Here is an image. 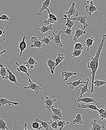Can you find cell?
I'll list each match as a JSON object with an SVG mask.
<instances>
[{
    "mask_svg": "<svg viewBox=\"0 0 106 130\" xmlns=\"http://www.w3.org/2000/svg\"><path fill=\"white\" fill-rule=\"evenodd\" d=\"M77 74V72H72L65 71L62 72L61 75L62 77H64L65 78L63 82H65L67 81L69 77H72L73 75H76Z\"/></svg>",
    "mask_w": 106,
    "mask_h": 130,
    "instance_id": "24",
    "label": "cell"
},
{
    "mask_svg": "<svg viewBox=\"0 0 106 130\" xmlns=\"http://www.w3.org/2000/svg\"><path fill=\"white\" fill-rule=\"evenodd\" d=\"M96 37H93L92 36L90 38L87 39L85 41V43L87 46V50L88 52H89L90 46H92L94 44V41Z\"/></svg>",
    "mask_w": 106,
    "mask_h": 130,
    "instance_id": "25",
    "label": "cell"
},
{
    "mask_svg": "<svg viewBox=\"0 0 106 130\" xmlns=\"http://www.w3.org/2000/svg\"><path fill=\"white\" fill-rule=\"evenodd\" d=\"M64 59V56L63 53H59L57 54V56L55 59V62H56V64L55 67H54L55 69L56 67L58 66L61 62H62Z\"/></svg>",
    "mask_w": 106,
    "mask_h": 130,
    "instance_id": "29",
    "label": "cell"
},
{
    "mask_svg": "<svg viewBox=\"0 0 106 130\" xmlns=\"http://www.w3.org/2000/svg\"><path fill=\"white\" fill-rule=\"evenodd\" d=\"M9 130L4 119L0 117V130Z\"/></svg>",
    "mask_w": 106,
    "mask_h": 130,
    "instance_id": "33",
    "label": "cell"
},
{
    "mask_svg": "<svg viewBox=\"0 0 106 130\" xmlns=\"http://www.w3.org/2000/svg\"><path fill=\"white\" fill-rule=\"evenodd\" d=\"M46 11L49 13V18L48 19L45 20L43 21V23L50 25L51 24H55L56 23L57 20V17L53 14H51L49 10V8L46 9Z\"/></svg>",
    "mask_w": 106,
    "mask_h": 130,
    "instance_id": "5",
    "label": "cell"
},
{
    "mask_svg": "<svg viewBox=\"0 0 106 130\" xmlns=\"http://www.w3.org/2000/svg\"><path fill=\"white\" fill-rule=\"evenodd\" d=\"M7 67H4L3 64L0 63V76L3 79H7Z\"/></svg>",
    "mask_w": 106,
    "mask_h": 130,
    "instance_id": "22",
    "label": "cell"
},
{
    "mask_svg": "<svg viewBox=\"0 0 106 130\" xmlns=\"http://www.w3.org/2000/svg\"><path fill=\"white\" fill-rule=\"evenodd\" d=\"M87 16L80 15L77 17H74L73 18H70V19L73 21L79 22L81 24H83L82 28L83 29H85L88 26V24L87 23Z\"/></svg>",
    "mask_w": 106,
    "mask_h": 130,
    "instance_id": "3",
    "label": "cell"
},
{
    "mask_svg": "<svg viewBox=\"0 0 106 130\" xmlns=\"http://www.w3.org/2000/svg\"><path fill=\"white\" fill-rule=\"evenodd\" d=\"M38 39V38L36 37H33L31 38V41L33 43H34Z\"/></svg>",
    "mask_w": 106,
    "mask_h": 130,
    "instance_id": "45",
    "label": "cell"
},
{
    "mask_svg": "<svg viewBox=\"0 0 106 130\" xmlns=\"http://www.w3.org/2000/svg\"><path fill=\"white\" fill-rule=\"evenodd\" d=\"M1 35H0V37H1Z\"/></svg>",
    "mask_w": 106,
    "mask_h": 130,
    "instance_id": "51",
    "label": "cell"
},
{
    "mask_svg": "<svg viewBox=\"0 0 106 130\" xmlns=\"http://www.w3.org/2000/svg\"><path fill=\"white\" fill-rule=\"evenodd\" d=\"M38 62L36 61L33 57H30L28 60L25 62L24 64L26 66L28 69H33L35 65H37Z\"/></svg>",
    "mask_w": 106,
    "mask_h": 130,
    "instance_id": "14",
    "label": "cell"
},
{
    "mask_svg": "<svg viewBox=\"0 0 106 130\" xmlns=\"http://www.w3.org/2000/svg\"><path fill=\"white\" fill-rule=\"evenodd\" d=\"M5 33V30L4 28L3 27L0 26V35H1L4 34Z\"/></svg>",
    "mask_w": 106,
    "mask_h": 130,
    "instance_id": "44",
    "label": "cell"
},
{
    "mask_svg": "<svg viewBox=\"0 0 106 130\" xmlns=\"http://www.w3.org/2000/svg\"><path fill=\"white\" fill-rule=\"evenodd\" d=\"M50 126L54 129L58 130V127L57 121H53L52 120L51 122Z\"/></svg>",
    "mask_w": 106,
    "mask_h": 130,
    "instance_id": "41",
    "label": "cell"
},
{
    "mask_svg": "<svg viewBox=\"0 0 106 130\" xmlns=\"http://www.w3.org/2000/svg\"><path fill=\"white\" fill-rule=\"evenodd\" d=\"M97 10V8L94 5L92 1L90 2L89 5H87L85 7V11L90 16H91L92 13L96 11Z\"/></svg>",
    "mask_w": 106,
    "mask_h": 130,
    "instance_id": "10",
    "label": "cell"
},
{
    "mask_svg": "<svg viewBox=\"0 0 106 130\" xmlns=\"http://www.w3.org/2000/svg\"><path fill=\"white\" fill-rule=\"evenodd\" d=\"M28 86L24 87L23 89H31L34 91L36 94H38L40 90L42 89L43 86L42 84H37L33 83L30 78H29L28 79Z\"/></svg>",
    "mask_w": 106,
    "mask_h": 130,
    "instance_id": "2",
    "label": "cell"
},
{
    "mask_svg": "<svg viewBox=\"0 0 106 130\" xmlns=\"http://www.w3.org/2000/svg\"><path fill=\"white\" fill-rule=\"evenodd\" d=\"M24 126H25V130H28V129L27 128V123H25L24 124Z\"/></svg>",
    "mask_w": 106,
    "mask_h": 130,
    "instance_id": "47",
    "label": "cell"
},
{
    "mask_svg": "<svg viewBox=\"0 0 106 130\" xmlns=\"http://www.w3.org/2000/svg\"><path fill=\"white\" fill-rule=\"evenodd\" d=\"M64 18H63V20H66V23H65V25L67 26V28H72V27H73L74 25V21H73L70 19H69L66 14L64 15Z\"/></svg>",
    "mask_w": 106,
    "mask_h": 130,
    "instance_id": "28",
    "label": "cell"
},
{
    "mask_svg": "<svg viewBox=\"0 0 106 130\" xmlns=\"http://www.w3.org/2000/svg\"><path fill=\"white\" fill-rule=\"evenodd\" d=\"M77 106L78 108H88L90 109H92V110H96V111H98V109H99L96 105L86 104V103H85V104H79L77 105Z\"/></svg>",
    "mask_w": 106,
    "mask_h": 130,
    "instance_id": "18",
    "label": "cell"
},
{
    "mask_svg": "<svg viewBox=\"0 0 106 130\" xmlns=\"http://www.w3.org/2000/svg\"><path fill=\"white\" fill-rule=\"evenodd\" d=\"M77 102H84V103H86V104H88V103H90V102H94L97 105H99L100 104V102L96 101L95 98H80V97H79L77 99Z\"/></svg>",
    "mask_w": 106,
    "mask_h": 130,
    "instance_id": "11",
    "label": "cell"
},
{
    "mask_svg": "<svg viewBox=\"0 0 106 130\" xmlns=\"http://www.w3.org/2000/svg\"><path fill=\"white\" fill-rule=\"evenodd\" d=\"M17 66H18V67L16 68V70L19 72H22L25 73L28 77L30 76V74L28 72V68L24 64H22L21 62H16L15 63Z\"/></svg>",
    "mask_w": 106,
    "mask_h": 130,
    "instance_id": "13",
    "label": "cell"
},
{
    "mask_svg": "<svg viewBox=\"0 0 106 130\" xmlns=\"http://www.w3.org/2000/svg\"><path fill=\"white\" fill-rule=\"evenodd\" d=\"M86 80H87V83H86L85 85H82L83 86L82 87H80V96L79 97L80 98L82 97V95L85 93L90 92V90L88 89V88L90 78H86Z\"/></svg>",
    "mask_w": 106,
    "mask_h": 130,
    "instance_id": "20",
    "label": "cell"
},
{
    "mask_svg": "<svg viewBox=\"0 0 106 130\" xmlns=\"http://www.w3.org/2000/svg\"><path fill=\"white\" fill-rule=\"evenodd\" d=\"M52 120H50L49 122L45 120V121H42L39 118H36L35 119V121L38 122L39 123L41 124V127L42 128H44L45 130H49V128L50 127V123Z\"/></svg>",
    "mask_w": 106,
    "mask_h": 130,
    "instance_id": "17",
    "label": "cell"
},
{
    "mask_svg": "<svg viewBox=\"0 0 106 130\" xmlns=\"http://www.w3.org/2000/svg\"><path fill=\"white\" fill-rule=\"evenodd\" d=\"M41 98L43 102L45 103L44 108L46 109L49 111H51V108L54 106V105H53V104L56 101V99H52L51 98L49 97L48 96L46 97L45 99L42 97Z\"/></svg>",
    "mask_w": 106,
    "mask_h": 130,
    "instance_id": "4",
    "label": "cell"
},
{
    "mask_svg": "<svg viewBox=\"0 0 106 130\" xmlns=\"http://www.w3.org/2000/svg\"><path fill=\"white\" fill-rule=\"evenodd\" d=\"M25 39H26V37L25 36H24L23 38L22 41L20 42L19 44V48L20 51V57H21L22 56L23 52L27 47V43L25 42Z\"/></svg>",
    "mask_w": 106,
    "mask_h": 130,
    "instance_id": "23",
    "label": "cell"
},
{
    "mask_svg": "<svg viewBox=\"0 0 106 130\" xmlns=\"http://www.w3.org/2000/svg\"><path fill=\"white\" fill-rule=\"evenodd\" d=\"M51 117L53 119L54 121H57L59 120H61L62 118L60 117L59 116L56 115H54V114H52L51 115Z\"/></svg>",
    "mask_w": 106,
    "mask_h": 130,
    "instance_id": "40",
    "label": "cell"
},
{
    "mask_svg": "<svg viewBox=\"0 0 106 130\" xmlns=\"http://www.w3.org/2000/svg\"><path fill=\"white\" fill-rule=\"evenodd\" d=\"M92 0H87V3H90L92 1Z\"/></svg>",
    "mask_w": 106,
    "mask_h": 130,
    "instance_id": "48",
    "label": "cell"
},
{
    "mask_svg": "<svg viewBox=\"0 0 106 130\" xmlns=\"http://www.w3.org/2000/svg\"><path fill=\"white\" fill-rule=\"evenodd\" d=\"M6 105L8 106L10 105H19V102H13L8 100V97L7 98H0V106L4 107Z\"/></svg>",
    "mask_w": 106,
    "mask_h": 130,
    "instance_id": "9",
    "label": "cell"
},
{
    "mask_svg": "<svg viewBox=\"0 0 106 130\" xmlns=\"http://www.w3.org/2000/svg\"><path fill=\"white\" fill-rule=\"evenodd\" d=\"M56 62L52 59L51 57H50L47 60V65L49 68L50 69L51 72L52 74H54V70L55 69V66L56 65Z\"/></svg>",
    "mask_w": 106,
    "mask_h": 130,
    "instance_id": "21",
    "label": "cell"
},
{
    "mask_svg": "<svg viewBox=\"0 0 106 130\" xmlns=\"http://www.w3.org/2000/svg\"><path fill=\"white\" fill-rule=\"evenodd\" d=\"M91 124L92 126V128L90 129V130H101L102 129H104L105 127L104 124L101 125L98 123L96 119L92 120Z\"/></svg>",
    "mask_w": 106,
    "mask_h": 130,
    "instance_id": "15",
    "label": "cell"
},
{
    "mask_svg": "<svg viewBox=\"0 0 106 130\" xmlns=\"http://www.w3.org/2000/svg\"><path fill=\"white\" fill-rule=\"evenodd\" d=\"M84 46V44L82 42H77L74 44V50H83L84 48L83 46Z\"/></svg>",
    "mask_w": 106,
    "mask_h": 130,
    "instance_id": "38",
    "label": "cell"
},
{
    "mask_svg": "<svg viewBox=\"0 0 106 130\" xmlns=\"http://www.w3.org/2000/svg\"><path fill=\"white\" fill-rule=\"evenodd\" d=\"M77 23V28H76L75 34L73 36V39L74 41L76 42L78 40L80 37H82L84 35L86 34V30L80 29L79 28L78 22H76Z\"/></svg>",
    "mask_w": 106,
    "mask_h": 130,
    "instance_id": "6",
    "label": "cell"
},
{
    "mask_svg": "<svg viewBox=\"0 0 106 130\" xmlns=\"http://www.w3.org/2000/svg\"><path fill=\"white\" fill-rule=\"evenodd\" d=\"M106 39V34L103 35L102 37V40L98 46L95 55L93 57H92L90 61L87 63V67L91 70V72L90 73V74L91 75V86L90 91L91 93H92L95 91L94 88V80L96 71L99 67V59L104 45V41Z\"/></svg>",
    "mask_w": 106,
    "mask_h": 130,
    "instance_id": "1",
    "label": "cell"
},
{
    "mask_svg": "<svg viewBox=\"0 0 106 130\" xmlns=\"http://www.w3.org/2000/svg\"><path fill=\"white\" fill-rule=\"evenodd\" d=\"M106 84V82L103 80H98L96 79L95 80L94 82V84L96 88H98V87L101 86L103 85H105Z\"/></svg>",
    "mask_w": 106,
    "mask_h": 130,
    "instance_id": "36",
    "label": "cell"
},
{
    "mask_svg": "<svg viewBox=\"0 0 106 130\" xmlns=\"http://www.w3.org/2000/svg\"><path fill=\"white\" fill-rule=\"evenodd\" d=\"M86 81H87V80H86ZM86 81L82 82L81 81V79H80L79 80H77V81H76L75 82H70L68 83H67V84L68 85L70 89L73 90L75 88V87L79 86L80 84H83V83L86 84V83H87Z\"/></svg>",
    "mask_w": 106,
    "mask_h": 130,
    "instance_id": "19",
    "label": "cell"
},
{
    "mask_svg": "<svg viewBox=\"0 0 106 130\" xmlns=\"http://www.w3.org/2000/svg\"><path fill=\"white\" fill-rule=\"evenodd\" d=\"M75 3L74 2L72 4V5L70 8L65 12V14L69 19H70L72 16L74 17H77L78 16L79 12L75 7Z\"/></svg>",
    "mask_w": 106,
    "mask_h": 130,
    "instance_id": "7",
    "label": "cell"
},
{
    "mask_svg": "<svg viewBox=\"0 0 106 130\" xmlns=\"http://www.w3.org/2000/svg\"><path fill=\"white\" fill-rule=\"evenodd\" d=\"M7 70L8 74L7 79H8L11 82L15 83L17 86H20L19 83L17 80L16 76L8 69L7 67Z\"/></svg>",
    "mask_w": 106,
    "mask_h": 130,
    "instance_id": "12",
    "label": "cell"
},
{
    "mask_svg": "<svg viewBox=\"0 0 106 130\" xmlns=\"http://www.w3.org/2000/svg\"><path fill=\"white\" fill-rule=\"evenodd\" d=\"M51 109L52 111L53 114L58 115L60 117L62 118V112L61 109L55 108H54V107H52Z\"/></svg>",
    "mask_w": 106,
    "mask_h": 130,
    "instance_id": "35",
    "label": "cell"
},
{
    "mask_svg": "<svg viewBox=\"0 0 106 130\" xmlns=\"http://www.w3.org/2000/svg\"><path fill=\"white\" fill-rule=\"evenodd\" d=\"M7 53V51L6 50L4 49V50L2 51H0V56L2 54H3L4 53Z\"/></svg>",
    "mask_w": 106,
    "mask_h": 130,
    "instance_id": "46",
    "label": "cell"
},
{
    "mask_svg": "<svg viewBox=\"0 0 106 130\" xmlns=\"http://www.w3.org/2000/svg\"><path fill=\"white\" fill-rule=\"evenodd\" d=\"M39 30H40L42 34H44L49 31L53 30V28L52 27V24H50L49 26L42 25L41 28H39Z\"/></svg>",
    "mask_w": 106,
    "mask_h": 130,
    "instance_id": "27",
    "label": "cell"
},
{
    "mask_svg": "<svg viewBox=\"0 0 106 130\" xmlns=\"http://www.w3.org/2000/svg\"><path fill=\"white\" fill-rule=\"evenodd\" d=\"M69 122H66L65 121H61L59 120L57 122V126L58 127H59L58 130H61L66 125H68L69 124Z\"/></svg>",
    "mask_w": 106,
    "mask_h": 130,
    "instance_id": "34",
    "label": "cell"
},
{
    "mask_svg": "<svg viewBox=\"0 0 106 130\" xmlns=\"http://www.w3.org/2000/svg\"><path fill=\"white\" fill-rule=\"evenodd\" d=\"M84 123V122L82 119V116L80 114H77L75 117V119L73 121V124L74 125L76 124H83Z\"/></svg>",
    "mask_w": 106,
    "mask_h": 130,
    "instance_id": "26",
    "label": "cell"
},
{
    "mask_svg": "<svg viewBox=\"0 0 106 130\" xmlns=\"http://www.w3.org/2000/svg\"><path fill=\"white\" fill-rule=\"evenodd\" d=\"M82 50H74L73 52L72 53L73 58L80 56L82 54Z\"/></svg>",
    "mask_w": 106,
    "mask_h": 130,
    "instance_id": "39",
    "label": "cell"
},
{
    "mask_svg": "<svg viewBox=\"0 0 106 130\" xmlns=\"http://www.w3.org/2000/svg\"><path fill=\"white\" fill-rule=\"evenodd\" d=\"M51 1V0H45L43 2L42 7L39 9V11L37 12V15L39 16H41L42 15L43 11L44 10H46V9L49 8Z\"/></svg>",
    "mask_w": 106,
    "mask_h": 130,
    "instance_id": "16",
    "label": "cell"
},
{
    "mask_svg": "<svg viewBox=\"0 0 106 130\" xmlns=\"http://www.w3.org/2000/svg\"><path fill=\"white\" fill-rule=\"evenodd\" d=\"M63 31H60L57 34H56L54 32H53V35L54 37L53 38L54 43L56 45L59 46V47H62L64 46V45L62 44L61 40V34L63 33Z\"/></svg>",
    "mask_w": 106,
    "mask_h": 130,
    "instance_id": "8",
    "label": "cell"
},
{
    "mask_svg": "<svg viewBox=\"0 0 106 130\" xmlns=\"http://www.w3.org/2000/svg\"><path fill=\"white\" fill-rule=\"evenodd\" d=\"M9 20V17L7 15L4 14L0 16V20L4 21V20Z\"/></svg>",
    "mask_w": 106,
    "mask_h": 130,
    "instance_id": "43",
    "label": "cell"
},
{
    "mask_svg": "<svg viewBox=\"0 0 106 130\" xmlns=\"http://www.w3.org/2000/svg\"><path fill=\"white\" fill-rule=\"evenodd\" d=\"M5 40H6L5 39H2V40H1V41H0V43L4 41H5Z\"/></svg>",
    "mask_w": 106,
    "mask_h": 130,
    "instance_id": "49",
    "label": "cell"
},
{
    "mask_svg": "<svg viewBox=\"0 0 106 130\" xmlns=\"http://www.w3.org/2000/svg\"><path fill=\"white\" fill-rule=\"evenodd\" d=\"M43 46V42L41 41V40L38 39L35 42L33 43V44L31 45V48L35 47L38 48L39 50L41 49V48Z\"/></svg>",
    "mask_w": 106,
    "mask_h": 130,
    "instance_id": "32",
    "label": "cell"
},
{
    "mask_svg": "<svg viewBox=\"0 0 106 130\" xmlns=\"http://www.w3.org/2000/svg\"><path fill=\"white\" fill-rule=\"evenodd\" d=\"M98 111L99 112V117L101 120L105 119L106 120V109H98Z\"/></svg>",
    "mask_w": 106,
    "mask_h": 130,
    "instance_id": "30",
    "label": "cell"
},
{
    "mask_svg": "<svg viewBox=\"0 0 106 130\" xmlns=\"http://www.w3.org/2000/svg\"><path fill=\"white\" fill-rule=\"evenodd\" d=\"M31 126L34 129L41 130L42 128V127L39 124V123L36 121L32 123L31 124Z\"/></svg>",
    "mask_w": 106,
    "mask_h": 130,
    "instance_id": "37",
    "label": "cell"
},
{
    "mask_svg": "<svg viewBox=\"0 0 106 130\" xmlns=\"http://www.w3.org/2000/svg\"><path fill=\"white\" fill-rule=\"evenodd\" d=\"M73 31L72 29V28H67L65 31L64 33L67 35V36L69 37L72 34Z\"/></svg>",
    "mask_w": 106,
    "mask_h": 130,
    "instance_id": "42",
    "label": "cell"
},
{
    "mask_svg": "<svg viewBox=\"0 0 106 130\" xmlns=\"http://www.w3.org/2000/svg\"><path fill=\"white\" fill-rule=\"evenodd\" d=\"M53 38L54 37L50 36L47 37L44 36L43 38L42 39L41 41L43 43H44L46 45H49L51 44V40L53 39Z\"/></svg>",
    "mask_w": 106,
    "mask_h": 130,
    "instance_id": "31",
    "label": "cell"
},
{
    "mask_svg": "<svg viewBox=\"0 0 106 130\" xmlns=\"http://www.w3.org/2000/svg\"><path fill=\"white\" fill-rule=\"evenodd\" d=\"M105 109H106V104H105Z\"/></svg>",
    "mask_w": 106,
    "mask_h": 130,
    "instance_id": "50",
    "label": "cell"
}]
</instances>
